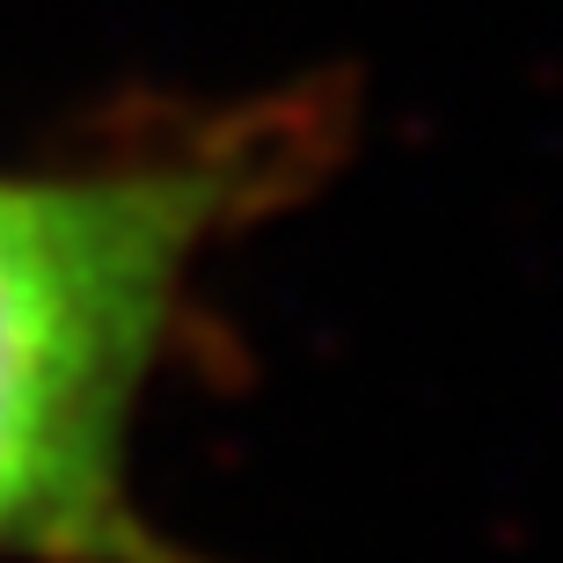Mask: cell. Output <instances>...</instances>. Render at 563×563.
<instances>
[{"label":"cell","instance_id":"6da1fadb","mask_svg":"<svg viewBox=\"0 0 563 563\" xmlns=\"http://www.w3.org/2000/svg\"><path fill=\"white\" fill-rule=\"evenodd\" d=\"M308 110L125 162L0 168V563H198L132 490L140 402L206 256L314 176Z\"/></svg>","mask_w":563,"mask_h":563}]
</instances>
